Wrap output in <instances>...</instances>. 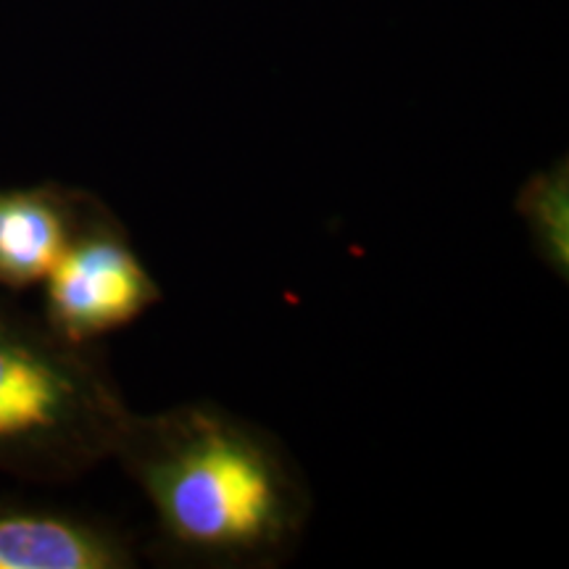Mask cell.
<instances>
[{"mask_svg": "<svg viewBox=\"0 0 569 569\" xmlns=\"http://www.w3.org/2000/svg\"><path fill=\"white\" fill-rule=\"evenodd\" d=\"M113 461L153 511V549L174 565H282L311 517L303 472L272 432L211 401L130 411Z\"/></svg>", "mask_w": 569, "mask_h": 569, "instance_id": "1", "label": "cell"}, {"mask_svg": "<svg viewBox=\"0 0 569 569\" xmlns=\"http://www.w3.org/2000/svg\"><path fill=\"white\" fill-rule=\"evenodd\" d=\"M130 411L96 343H71L0 296V472L82 478L113 457Z\"/></svg>", "mask_w": 569, "mask_h": 569, "instance_id": "2", "label": "cell"}, {"mask_svg": "<svg viewBox=\"0 0 569 569\" xmlns=\"http://www.w3.org/2000/svg\"><path fill=\"white\" fill-rule=\"evenodd\" d=\"M40 288V317L80 346L124 330L163 298L122 219L90 190L61 259Z\"/></svg>", "mask_w": 569, "mask_h": 569, "instance_id": "3", "label": "cell"}, {"mask_svg": "<svg viewBox=\"0 0 569 569\" xmlns=\"http://www.w3.org/2000/svg\"><path fill=\"white\" fill-rule=\"evenodd\" d=\"M132 538L103 517L0 496V569H132Z\"/></svg>", "mask_w": 569, "mask_h": 569, "instance_id": "4", "label": "cell"}, {"mask_svg": "<svg viewBox=\"0 0 569 569\" xmlns=\"http://www.w3.org/2000/svg\"><path fill=\"white\" fill-rule=\"evenodd\" d=\"M88 190L61 182L0 188V290L40 288L61 259Z\"/></svg>", "mask_w": 569, "mask_h": 569, "instance_id": "5", "label": "cell"}, {"mask_svg": "<svg viewBox=\"0 0 569 569\" xmlns=\"http://www.w3.org/2000/svg\"><path fill=\"white\" fill-rule=\"evenodd\" d=\"M515 209L540 264L569 282V161L553 159L519 188Z\"/></svg>", "mask_w": 569, "mask_h": 569, "instance_id": "6", "label": "cell"}]
</instances>
